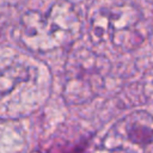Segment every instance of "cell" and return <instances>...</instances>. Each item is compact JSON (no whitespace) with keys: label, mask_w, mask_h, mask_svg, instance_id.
Segmentation results:
<instances>
[{"label":"cell","mask_w":153,"mask_h":153,"mask_svg":"<svg viewBox=\"0 0 153 153\" xmlns=\"http://www.w3.org/2000/svg\"><path fill=\"white\" fill-rule=\"evenodd\" d=\"M81 20L74 6L57 0L45 11H26L19 23V39L33 53H48L73 44L80 36Z\"/></svg>","instance_id":"obj_1"},{"label":"cell","mask_w":153,"mask_h":153,"mask_svg":"<svg viewBox=\"0 0 153 153\" xmlns=\"http://www.w3.org/2000/svg\"><path fill=\"white\" fill-rule=\"evenodd\" d=\"M147 32L145 18L133 4H103L90 14V37L93 43L117 53L139 48Z\"/></svg>","instance_id":"obj_2"},{"label":"cell","mask_w":153,"mask_h":153,"mask_svg":"<svg viewBox=\"0 0 153 153\" xmlns=\"http://www.w3.org/2000/svg\"><path fill=\"white\" fill-rule=\"evenodd\" d=\"M109 60L85 47L71 51L65 65L62 97L68 105H80L94 99L110 71Z\"/></svg>","instance_id":"obj_3"},{"label":"cell","mask_w":153,"mask_h":153,"mask_svg":"<svg viewBox=\"0 0 153 153\" xmlns=\"http://www.w3.org/2000/svg\"><path fill=\"white\" fill-rule=\"evenodd\" d=\"M43 84L39 65L27 56H14L11 59L0 67V117L14 118L17 115L26 116L30 111L24 105L26 103L24 102V94L32 96L33 90L43 87Z\"/></svg>","instance_id":"obj_4"},{"label":"cell","mask_w":153,"mask_h":153,"mask_svg":"<svg viewBox=\"0 0 153 153\" xmlns=\"http://www.w3.org/2000/svg\"><path fill=\"white\" fill-rule=\"evenodd\" d=\"M103 146L110 153H153V112L134 110L108 130Z\"/></svg>","instance_id":"obj_5"},{"label":"cell","mask_w":153,"mask_h":153,"mask_svg":"<svg viewBox=\"0 0 153 153\" xmlns=\"http://www.w3.org/2000/svg\"><path fill=\"white\" fill-rule=\"evenodd\" d=\"M26 134L23 126L14 118L0 117V153H25Z\"/></svg>","instance_id":"obj_6"},{"label":"cell","mask_w":153,"mask_h":153,"mask_svg":"<svg viewBox=\"0 0 153 153\" xmlns=\"http://www.w3.org/2000/svg\"><path fill=\"white\" fill-rule=\"evenodd\" d=\"M45 153H85V152L82 145L57 143V145H51Z\"/></svg>","instance_id":"obj_7"}]
</instances>
